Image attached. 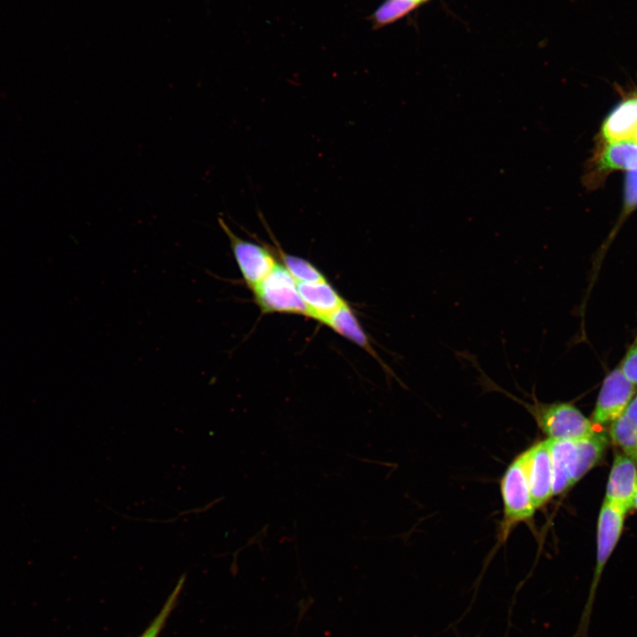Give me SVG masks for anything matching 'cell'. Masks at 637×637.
<instances>
[{
    "label": "cell",
    "mask_w": 637,
    "mask_h": 637,
    "mask_svg": "<svg viewBox=\"0 0 637 637\" xmlns=\"http://www.w3.org/2000/svg\"><path fill=\"white\" fill-rule=\"evenodd\" d=\"M479 371V382L485 388L504 393L514 401L522 404L533 417L539 428L553 441H577L596 432V426L587 418L574 404L566 402L543 403L533 395V402L518 399L512 394L495 384L480 369L473 357L469 359Z\"/></svg>",
    "instance_id": "obj_1"
},
{
    "label": "cell",
    "mask_w": 637,
    "mask_h": 637,
    "mask_svg": "<svg viewBox=\"0 0 637 637\" xmlns=\"http://www.w3.org/2000/svg\"><path fill=\"white\" fill-rule=\"evenodd\" d=\"M625 514V510L604 499L597 520L596 563L594 577L579 628L573 637H585L587 634L597 586L604 567L623 533Z\"/></svg>",
    "instance_id": "obj_2"
},
{
    "label": "cell",
    "mask_w": 637,
    "mask_h": 637,
    "mask_svg": "<svg viewBox=\"0 0 637 637\" xmlns=\"http://www.w3.org/2000/svg\"><path fill=\"white\" fill-rule=\"evenodd\" d=\"M501 493L503 518L500 533L503 541L516 525L530 519L536 510L528 483L526 450L506 469L501 480Z\"/></svg>",
    "instance_id": "obj_3"
},
{
    "label": "cell",
    "mask_w": 637,
    "mask_h": 637,
    "mask_svg": "<svg viewBox=\"0 0 637 637\" xmlns=\"http://www.w3.org/2000/svg\"><path fill=\"white\" fill-rule=\"evenodd\" d=\"M255 303L263 313H286L310 317L297 282L278 263L272 272L251 290Z\"/></svg>",
    "instance_id": "obj_4"
},
{
    "label": "cell",
    "mask_w": 637,
    "mask_h": 637,
    "mask_svg": "<svg viewBox=\"0 0 637 637\" xmlns=\"http://www.w3.org/2000/svg\"><path fill=\"white\" fill-rule=\"evenodd\" d=\"M219 226L229 240L234 258L243 282L249 289L256 287L278 264L276 255L269 245L253 242L236 235L219 217Z\"/></svg>",
    "instance_id": "obj_5"
},
{
    "label": "cell",
    "mask_w": 637,
    "mask_h": 637,
    "mask_svg": "<svg viewBox=\"0 0 637 637\" xmlns=\"http://www.w3.org/2000/svg\"><path fill=\"white\" fill-rule=\"evenodd\" d=\"M634 394L635 384L625 375L620 366L616 367L602 382L591 417L592 422L596 426L611 424L623 414Z\"/></svg>",
    "instance_id": "obj_6"
},
{
    "label": "cell",
    "mask_w": 637,
    "mask_h": 637,
    "mask_svg": "<svg viewBox=\"0 0 637 637\" xmlns=\"http://www.w3.org/2000/svg\"><path fill=\"white\" fill-rule=\"evenodd\" d=\"M527 451V477L532 499L536 509L553 496V470L549 440L541 441Z\"/></svg>",
    "instance_id": "obj_7"
},
{
    "label": "cell",
    "mask_w": 637,
    "mask_h": 637,
    "mask_svg": "<svg viewBox=\"0 0 637 637\" xmlns=\"http://www.w3.org/2000/svg\"><path fill=\"white\" fill-rule=\"evenodd\" d=\"M636 488V463L623 452L615 454L608 478L605 500L627 512L632 509Z\"/></svg>",
    "instance_id": "obj_8"
},
{
    "label": "cell",
    "mask_w": 637,
    "mask_h": 637,
    "mask_svg": "<svg viewBox=\"0 0 637 637\" xmlns=\"http://www.w3.org/2000/svg\"><path fill=\"white\" fill-rule=\"evenodd\" d=\"M299 294L304 302L310 318L323 323L339 308L347 304L337 290L326 280L297 283Z\"/></svg>",
    "instance_id": "obj_9"
},
{
    "label": "cell",
    "mask_w": 637,
    "mask_h": 637,
    "mask_svg": "<svg viewBox=\"0 0 637 637\" xmlns=\"http://www.w3.org/2000/svg\"><path fill=\"white\" fill-rule=\"evenodd\" d=\"M637 126V90L617 104L602 124L605 142L632 139Z\"/></svg>",
    "instance_id": "obj_10"
},
{
    "label": "cell",
    "mask_w": 637,
    "mask_h": 637,
    "mask_svg": "<svg viewBox=\"0 0 637 637\" xmlns=\"http://www.w3.org/2000/svg\"><path fill=\"white\" fill-rule=\"evenodd\" d=\"M549 441L553 470V495H557L575 484L576 441L568 440H549Z\"/></svg>",
    "instance_id": "obj_11"
},
{
    "label": "cell",
    "mask_w": 637,
    "mask_h": 637,
    "mask_svg": "<svg viewBox=\"0 0 637 637\" xmlns=\"http://www.w3.org/2000/svg\"><path fill=\"white\" fill-rule=\"evenodd\" d=\"M601 173L616 170H637V142L629 139L605 142L596 159Z\"/></svg>",
    "instance_id": "obj_12"
},
{
    "label": "cell",
    "mask_w": 637,
    "mask_h": 637,
    "mask_svg": "<svg viewBox=\"0 0 637 637\" xmlns=\"http://www.w3.org/2000/svg\"><path fill=\"white\" fill-rule=\"evenodd\" d=\"M609 440L610 438L607 434L596 431L589 436L575 441V483L601 462L609 445Z\"/></svg>",
    "instance_id": "obj_13"
},
{
    "label": "cell",
    "mask_w": 637,
    "mask_h": 637,
    "mask_svg": "<svg viewBox=\"0 0 637 637\" xmlns=\"http://www.w3.org/2000/svg\"><path fill=\"white\" fill-rule=\"evenodd\" d=\"M322 324L374 356L365 332L348 303L332 313Z\"/></svg>",
    "instance_id": "obj_14"
},
{
    "label": "cell",
    "mask_w": 637,
    "mask_h": 637,
    "mask_svg": "<svg viewBox=\"0 0 637 637\" xmlns=\"http://www.w3.org/2000/svg\"><path fill=\"white\" fill-rule=\"evenodd\" d=\"M272 247L280 264L286 268L297 283L317 282L326 280L325 275L310 261L300 257L289 255L273 241Z\"/></svg>",
    "instance_id": "obj_15"
},
{
    "label": "cell",
    "mask_w": 637,
    "mask_h": 637,
    "mask_svg": "<svg viewBox=\"0 0 637 637\" xmlns=\"http://www.w3.org/2000/svg\"><path fill=\"white\" fill-rule=\"evenodd\" d=\"M609 438L637 464V426L622 414L610 424Z\"/></svg>",
    "instance_id": "obj_16"
},
{
    "label": "cell",
    "mask_w": 637,
    "mask_h": 637,
    "mask_svg": "<svg viewBox=\"0 0 637 637\" xmlns=\"http://www.w3.org/2000/svg\"><path fill=\"white\" fill-rule=\"evenodd\" d=\"M420 3L415 0H387L374 12L376 27L385 26L403 17Z\"/></svg>",
    "instance_id": "obj_17"
},
{
    "label": "cell",
    "mask_w": 637,
    "mask_h": 637,
    "mask_svg": "<svg viewBox=\"0 0 637 637\" xmlns=\"http://www.w3.org/2000/svg\"><path fill=\"white\" fill-rule=\"evenodd\" d=\"M182 581L179 583L174 591L171 594L161 611L157 614L150 626L140 637H157L160 631L169 617L180 590Z\"/></svg>",
    "instance_id": "obj_18"
},
{
    "label": "cell",
    "mask_w": 637,
    "mask_h": 637,
    "mask_svg": "<svg viewBox=\"0 0 637 637\" xmlns=\"http://www.w3.org/2000/svg\"><path fill=\"white\" fill-rule=\"evenodd\" d=\"M637 209V170L628 171L625 178L623 211L620 222Z\"/></svg>",
    "instance_id": "obj_19"
},
{
    "label": "cell",
    "mask_w": 637,
    "mask_h": 637,
    "mask_svg": "<svg viewBox=\"0 0 637 637\" xmlns=\"http://www.w3.org/2000/svg\"><path fill=\"white\" fill-rule=\"evenodd\" d=\"M620 368L625 375L637 385V337L625 353Z\"/></svg>",
    "instance_id": "obj_20"
},
{
    "label": "cell",
    "mask_w": 637,
    "mask_h": 637,
    "mask_svg": "<svg viewBox=\"0 0 637 637\" xmlns=\"http://www.w3.org/2000/svg\"><path fill=\"white\" fill-rule=\"evenodd\" d=\"M632 509H635L637 510V488L633 496Z\"/></svg>",
    "instance_id": "obj_21"
},
{
    "label": "cell",
    "mask_w": 637,
    "mask_h": 637,
    "mask_svg": "<svg viewBox=\"0 0 637 637\" xmlns=\"http://www.w3.org/2000/svg\"><path fill=\"white\" fill-rule=\"evenodd\" d=\"M632 140L637 142V126H636L635 130H634V132H633Z\"/></svg>",
    "instance_id": "obj_22"
},
{
    "label": "cell",
    "mask_w": 637,
    "mask_h": 637,
    "mask_svg": "<svg viewBox=\"0 0 637 637\" xmlns=\"http://www.w3.org/2000/svg\"><path fill=\"white\" fill-rule=\"evenodd\" d=\"M415 1H418V2L421 3V2H423V1H425V0H415Z\"/></svg>",
    "instance_id": "obj_23"
}]
</instances>
